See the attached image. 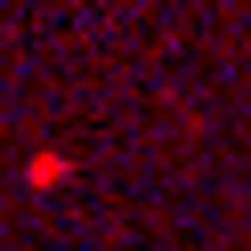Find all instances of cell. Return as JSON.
I'll return each mask as SVG.
<instances>
[{
	"label": "cell",
	"instance_id": "1",
	"mask_svg": "<svg viewBox=\"0 0 251 251\" xmlns=\"http://www.w3.org/2000/svg\"><path fill=\"white\" fill-rule=\"evenodd\" d=\"M25 178H33V186H57V178H65V154H33V170H25Z\"/></svg>",
	"mask_w": 251,
	"mask_h": 251
}]
</instances>
